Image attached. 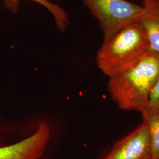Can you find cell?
<instances>
[{
  "label": "cell",
  "instance_id": "8",
  "mask_svg": "<svg viewBox=\"0 0 159 159\" xmlns=\"http://www.w3.org/2000/svg\"><path fill=\"white\" fill-rule=\"evenodd\" d=\"M142 119L148 125L151 147L150 159H159V115L143 114Z\"/></svg>",
  "mask_w": 159,
  "mask_h": 159
},
{
  "label": "cell",
  "instance_id": "9",
  "mask_svg": "<svg viewBox=\"0 0 159 159\" xmlns=\"http://www.w3.org/2000/svg\"><path fill=\"white\" fill-rule=\"evenodd\" d=\"M142 114L159 115V79L151 93L148 107Z\"/></svg>",
  "mask_w": 159,
  "mask_h": 159
},
{
  "label": "cell",
  "instance_id": "6",
  "mask_svg": "<svg viewBox=\"0 0 159 159\" xmlns=\"http://www.w3.org/2000/svg\"><path fill=\"white\" fill-rule=\"evenodd\" d=\"M22 0H2L6 9L16 14L20 8V1ZM38 3L43 6L51 12L54 19L57 29L61 32H64L68 28L70 20L68 14L62 7L51 2L49 0H29Z\"/></svg>",
  "mask_w": 159,
  "mask_h": 159
},
{
  "label": "cell",
  "instance_id": "4",
  "mask_svg": "<svg viewBox=\"0 0 159 159\" xmlns=\"http://www.w3.org/2000/svg\"><path fill=\"white\" fill-rule=\"evenodd\" d=\"M150 157L148 125L143 121L134 130L116 143L104 159H150Z\"/></svg>",
  "mask_w": 159,
  "mask_h": 159
},
{
  "label": "cell",
  "instance_id": "3",
  "mask_svg": "<svg viewBox=\"0 0 159 159\" xmlns=\"http://www.w3.org/2000/svg\"><path fill=\"white\" fill-rule=\"evenodd\" d=\"M84 5L99 23L103 41L110 39L121 29L140 21L146 10L125 0H82Z\"/></svg>",
  "mask_w": 159,
  "mask_h": 159
},
{
  "label": "cell",
  "instance_id": "10",
  "mask_svg": "<svg viewBox=\"0 0 159 159\" xmlns=\"http://www.w3.org/2000/svg\"><path fill=\"white\" fill-rule=\"evenodd\" d=\"M144 7L146 9L152 8L159 4V0H143Z\"/></svg>",
  "mask_w": 159,
  "mask_h": 159
},
{
  "label": "cell",
  "instance_id": "1",
  "mask_svg": "<svg viewBox=\"0 0 159 159\" xmlns=\"http://www.w3.org/2000/svg\"><path fill=\"white\" fill-rule=\"evenodd\" d=\"M159 79V54L148 52L134 65L110 77L108 91L120 108L143 114Z\"/></svg>",
  "mask_w": 159,
  "mask_h": 159
},
{
  "label": "cell",
  "instance_id": "7",
  "mask_svg": "<svg viewBox=\"0 0 159 159\" xmlns=\"http://www.w3.org/2000/svg\"><path fill=\"white\" fill-rule=\"evenodd\" d=\"M146 10L145 15L139 21L146 33L150 51L159 54V4Z\"/></svg>",
  "mask_w": 159,
  "mask_h": 159
},
{
  "label": "cell",
  "instance_id": "2",
  "mask_svg": "<svg viewBox=\"0 0 159 159\" xmlns=\"http://www.w3.org/2000/svg\"><path fill=\"white\" fill-rule=\"evenodd\" d=\"M148 52L146 33L139 21L126 25L102 42L97 54V64L110 77L129 68Z\"/></svg>",
  "mask_w": 159,
  "mask_h": 159
},
{
  "label": "cell",
  "instance_id": "5",
  "mask_svg": "<svg viewBox=\"0 0 159 159\" xmlns=\"http://www.w3.org/2000/svg\"><path fill=\"white\" fill-rule=\"evenodd\" d=\"M48 126L41 123L34 134L20 142L0 148V159H40L50 138Z\"/></svg>",
  "mask_w": 159,
  "mask_h": 159
}]
</instances>
